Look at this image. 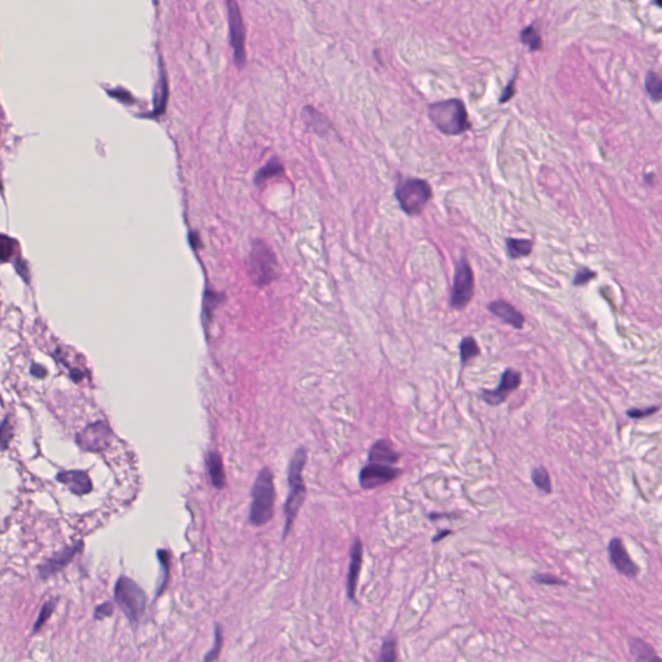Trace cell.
Here are the masks:
<instances>
[{"label":"cell","mask_w":662,"mask_h":662,"mask_svg":"<svg viewBox=\"0 0 662 662\" xmlns=\"http://www.w3.org/2000/svg\"><path fill=\"white\" fill-rule=\"evenodd\" d=\"M429 117L440 132L447 136L462 135L471 127L465 103L459 99L431 103Z\"/></svg>","instance_id":"obj_1"},{"label":"cell","mask_w":662,"mask_h":662,"mask_svg":"<svg viewBox=\"0 0 662 662\" xmlns=\"http://www.w3.org/2000/svg\"><path fill=\"white\" fill-rule=\"evenodd\" d=\"M275 485L273 475L269 468H263L252 488V503L250 508V521L255 526L267 524L273 516Z\"/></svg>","instance_id":"obj_2"},{"label":"cell","mask_w":662,"mask_h":662,"mask_svg":"<svg viewBox=\"0 0 662 662\" xmlns=\"http://www.w3.org/2000/svg\"><path fill=\"white\" fill-rule=\"evenodd\" d=\"M114 599L134 628H136L147 608L145 591L134 580L122 576L114 587Z\"/></svg>","instance_id":"obj_3"},{"label":"cell","mask_w":662,"mask_h":662,"mask_svg":"<svg viewBox=\"0 0 662 662\" xmlns=\"http://www.w3.org/2000/svg\"><path fill=\"white\" fill-rule=\"evenodd\" d=\"M307 461V454L305 452L301 449L295 453V456L292 459L290 468H289V484H290V493L287 497V502L285 506V516H286V523H285L284 537L287 535L293 521L296 517V514L301 508V503L305 497V487L303 484V470Z\"/></svg>","instance_id":"obj_4"},{"label":"cell","mask_w":662,"mask_h":662,"mask_svg":"<svg viewBox=\"0 0 662 662\" xmlns=\"http://www.w3.org/2000/svg\"><path fill=\"white\" fill-rule=\"evenodd\" d=\"M395 197L406 215L417 216L430 202L432 188L423 179H405L396 187Z\"/></svg>","instance_id":"obj_5"},{"label":"cell","mask_w":662,"mask_h":662,"mask_svg":"<svg viewBox=\"0 0 662 662\" xmlns=\"http://www.w3.org/2000/svg\"><path fill=\"white\" fill-rule=\"evenodd\" d=\"M247 269L252 281L259 286L269 284L275 280L277 259L266 242L261 240L254 241L247 260Z\"/></svg>","instance_id":"obj_6"},{"label":"cell","mask_w":662,"mask_h":662,"mask_svg":"<svg viewBox=\"0 0 662 662\" xmlns=\"http://www.w3.org/2000/svg\"><path fill=\"white\" fill-rule=\"evenodd\" d=\"M473 294L475 277L473 268L470 266L467 257L462 254L461 259L456 261L449 304L453 310H463L470 304V301H473Z\"/></svg>","instance_id":"obj_7"},{"label":"cell","mask_w":662,"mask_h":662,"mask_svg":"<svg viewBox=\"0 0 662 662\" xmlns=\"http://www.w3.org/2000/svg\"><path fill=\"white\" fill-rule=\"evenodd\" d=\"M112 431L105 422L89 424L77 435V444L86 452H101L112 442Z\"/></svg>","instance_id":"obj_8"},{"label":"cell","mask_w":662,"mask_h":662,"mask_svg":"<svg viewBox=\"0 0 662 662\" xmlns=\"http://www.w3.org/2000/svg\"><path fill=\"white\" fill-rule=\"evenodd\" d=\"M228 17H229V34L231 45L234 51V61L238 66H243L246 61L245 50V25L242 21L241 12L236 1H228Z\"/></svg>","instance_id":"obj_9"},{"label":"cell","mask_w":662,"mask_h":662,"mask_svg":"<svg viewBox=\"0 0 662 662\" xmlns=\"http://www.w3.org/2000/svg\"><path fill=\"white\" fill-rule=\"evenodd\" d=\"M521 384V373L514 369H506L503 371L498 387L496 389H482V401L491 406H498L508 400V396L520 387Z\"/></svg>","instance_id":"obj_10"},{"label":"cell","mask_w":662,"mask_h":662,"mask_svg":"<svg viewBox=\"0 0 662 662\" xmlns=\"http://www.w3.org/2000/svg\"><path fill=\"white\" fill-rule=\"evenodd\" d=\"M83 547H85V542L78 541L74 545L65 547L64 550L53 554L51 558L44 560L43 563L38 567V575L42 580H48L50 577L55 576L56 573H59L62 569L68 567L74 558L83 551Z\"/></svg>","instance_id":"obj_11"},{"label":"cell","mask_w":662,"mask_h":662,"mask_svg":"<svg viewBox=\"0 0 662 662\" xmlns=\"http://www.w3.org/2000/svg\"><path fill=\"white\" fill-rule=\"evenodd\" d=\"M400 473L401 470L392 466L369 463L361 470L360 484L364 489H374L387 482H394Z\"/></svg>","instance_id":"obj_12"},{"label":"cell","mask_w":662,"mask_h":662,"mask_svg":"<svg viewBox=\"0 0 662 662\" xmlns=\"http://www.w3.org/2000/svg\"><path fill=\"white\" fill-rule=\"evenodd\" d=\"M608 556L612 566L622 576L628 578H635L639 575V567L630 558L628 550L625 547L624 541L616 537L608 543Z\"/></svg>","instance_id":"obj_13"},{"label":"cell","mask_w":662,"mask_h":662,"mask_svg":"<svg viewBox=\"0 0 662 662\" xmlns=\"http://www.w3.org/2000/svg\"><path fill=\"white\" fill-rule=\"evenodd\" d=\"M488 310L493 313L496 317L502 319L505 324H508L514 329H523L525 324L524 316L520 310H516L515 307L506 301H491L488 304Z\"/></svg>","instance_id":"obj_14"},{"label":"cell","mask_w":662,"mask_h":662,"mask_svg":"<svg viewBox=\"0 0 662 662\" xmlns=\"http://www.w3.org/2000/svg\"><path fill=\"white\" fill-rule=\"evenodd\" d=\"M362 566V543L359 538L354 541L351 550V560H350V567H348V575H347V595L348 599L354 602L356 598V590H357V582H359V576L361 572Z\"/></svg>","instance_id":"obj_15"},{"label":"cell","mask_w":662,"mask_h":662,"mask_svg":"<svg viewBox=\"0 0 662 662\" xmlns=\"http://www.w3.org/2000/svg\"><path fill=\"white\" fill-rule=\"evenodd\" d=\"M57 480L77 496H85L94 489L89 476L83 471H61L57 475Z\"/></svg>","instance_id":"obj_16"},{"label":"cell","mask_w":662,"mask_h":662,"mask_svg":"<svg viewBox=\"0 0 662 662\" xmlns=\"http://www.w3.org/2000/svg\"><path fill=\"white\" fill-rule=\"evenodd\" d=\"M400 459V454L396 452L388 440H378L370 449V463L378 465H395Z\"/></svg>","instance_id":"obj_17"},{"label":"cell","mask_w":662,"mask_h":662,"mask_svg":"<svg viewBox=\"0 0 662 662\" xmlns=\"http://www.w3.org/2000/svg\"><path fill=\"white\" fill-rule=\"evenodd\" d=\"M628 648L635 662H661V659L656 654L654 647L642 639L631 638L628 640Z\"/></svg>","instance_id":"obj_18"},{"label":"cell","mask_w":662,"mask_h":662,"mask_svg":"<svg viewBox=\"0 0 662 662\" xmlns=\"http://www.w3.org/2000/svg\"><path fill=\"white\" fill-rule=\"evenodd\" d=\"M505 243L510 259L525 258L529 257L533 251L534 242L532 240H516L508 237Z\"/></svg>","instance_id":"obj_19"},{"label":"cell","mask_w":662,"mask_h":662,"mask_svg":"<svg viewBox=\"0 0 662 662\" xmlns=\"http://www.w3.org/2000/svg\"><path fill=\"white\" fill-rule=\"evenodd\" d=\"M304 121L307 122V126L317 132L319 135H325L329 134V129H331L330 123L321 113L315 110L313 108H305L303 112Z\"/></svg>","instance_id":"obj_20"},{"label":"cell","mask_w":662,"mask_h":662,"mask_svg":"<svg viewBox=\"0 0 662 662\" xmlns=\"http://www.w3.org/2000/svg\"><path fill=\"white\" fill-rule=\"evenodd\" d=\"M520 42L524 44L525 47H528L529 51H541L543 41H542L540 29L535 26V24L525 26L520 33Z\"/></svg>","instance_id":"obj_21"},{"label":"cell","mask_w":662,"mask_h":662,"mask_svg":"<svg viewBox=\"0 0 662 662\" xmlns=\"http://www.w3.org/2000/svg\"><path fill=\"white\" fill-rule=\"evenodd\" d=\"M207 466H208V473H210V477H211V482L214 484L215 488L222 489L224 487V482H225L222 458L217 453H211L208 456Z\"/></svg>","instance_id":"obj_22"},{"label":"cell","mask_w":662,"mask_h":662,"mask_svg":"<svg viewBox=\"0 0 662 662\" xmlns=\"http://www.w3.org/2000/svg\"><path fill=\"white\" fill-rule=\"evenodd\" d=\"M480 352H482L480 347H479V344H477L475 338H473V336L463 338L462 342L459 344V356H461L462 366H465L467 362H470L473 359H476L477 356H480Z\"/></svg>","instance_id":"obj_23"},{"label":"cell","mask_w":662,"mask_h":662,"mask_svg":"<svg viewBox=\"0 0 662 662\" xmlns=\"http://www.w3.org/2000/svg\"><path fill=\"white\" fill-rule=\"evenodd\" d=\"M645 87L647 94L654 103H660L662 97V80L657 73L649 70L645 75Z\"/></svg>","instance_id":"obj_24"},{"label":"cell","mask_w":662,"mask_h":662,"mask_svg":"<svg viewBox=\"0 0 662 662\" xmlns=\"http://www.w3.org/2000/svg\"><path fill=\"white\" fill-rule=\"evenodd\" d=\"M531 477H532L534 487L543 491L545 494H550L552 491L550 473L545 467H542V466L534 467L532 473H531Z\"/></svg>","instance_id":"obj_25"},{"label":"cell","mask_w":662,"mask_h":662,"mask_svg":"<svg viewBox=\"0 0 662 662\" xmlns=\"http://www.w3.org/2000/svg\"><path fill=\"white\" fill-rule=\"evenodd\" d=\"M282 172H284L282 164H280L275 158H273V159H271L263 168H260V170L257 172V175H255V182H257L258 185H260V184H263V182L269 180L271 178H273V176L278 175V173H282Z\"/></svg>","instance_id":"obj_26"},{"label":"cell","mask_w":662,"mask_h":662,"mask_svg":"<svg viewBox=\"0 0 662 662\" xmlns=\"http://www.w3.org/2000/svg\"><path fill=\"white\" fill-rule=\"evenodd\" d=\"M396 660H397V642H396V638L391 635L384 639L383 645L380 647L377 662H396Z\"/></svg>","instance_id":"obj_27"},{"label":"cell","mask_w":662,"mask_h":662,"mask_svg":"<svg viewBox=\"0 0 662 662\" xmlns=\"http://www.w3.org/2000/svg\"><path fill=\"white\" fill-rule=\"evenodd\" d=\"M56 604H57V600H55V599H51V600L44 603L42 610H41L39 614H38V619L35 621L34 626H33V633H34V634H36L41 628H43L44 625H45V622L51 619L53 612L56 610Z\"/></svg>","instance_id":"obj_28"},{"label":"cell","mask_w":662,"mask_h":662,"mask_svg":"<svg viewBox=\"0 0 662 662\" xmlns=\"http://www.w3.org/2000/svg\"><path fill=\"white\" fill-rule=\"evenodd\" d=\"M223 631H222V628L219 625H216L215 628V640H214V645L213 648L207 652L205 659H203V662H215L216 659L219 657V654L222 652V648H223Z\"/></svg>","instance_id":"obj_29"},{"label":"cell","mask_w":662,"mask_h":662,"mask_svg":"<svg viewBox=\"0 0 662 662\" xmlns=\"http://www.w3.org/2000/svg\"><path fill=\"white\" fill-rule=\"evenodd\" d=\"M157 555H158V559H159V563H161L162 569H164L162 585L158 587V591H157V596H159L161 593H164V587L168 584V576H170V554L166 550H159L157 552Z\"/></svg>","instance_id":"obj_30"},{"label":"cell","mask_w":662,"mask_h":662,"mask_svg":"<svg viewBox=\"0 0 662 662\" xmlns=\"http://www.w3.org/2000/svg\"><path fill=\"white\" fill-rule=\"evenodd\" d=\"M13 438V427L8 418L0 423V450H6Z\"/></svg>","instance_id":"obj_31"},{"label":"cell","mask_w":662,"mask_h":662,"mask_svg":"<svg viewBox=\"0 0 662 662\" xmlns=\"http://www.w3.org/2000/svg\"><path fill=\"white\" fill-rule=\"evenodd\" d=\"M13 241L7 236L0 234V263L8 261L13 255Z\"/></svg>","instance_id":"obj_32"},{"label":"cell","mask_w":662,"mask_h":662,"mask_svg":"<svg viewBox=\"0 0 662 662\" xmlns=\"http://www.w3.org/2000/svg\"><path fill=\"white\" fill-rule=\"evenodd\" d=\"M595 277H596V272H593L589 268L581 267L580 269H577L576 275L573 278V285L575 286H585L590 281H593Z\"/></svg>","instance_id":"obj_33"},{"label":"cell","mask_w":662,"mask_h":662,"mask_svg":"<svg viewBox=\"0 0 662 662\" xmlns=\"http://www.w3.org/2000/svg\"><path fill=\"white\" fill-rule=\"evenodd\" d=\"M660 410V406L656 405V406H649V408H645V409H628L626 412V415L628 418H633V419H645L647 417L652 415V414L657 413Z\"/></svg>","instance_id":"obj_34"},{"label":"cell","mask_w":662,"mask_h":662,"mask_svg":"<svg viewBox=\"0 0 662 662\" xmlns=\"http://www.w3.org/2000/svg\"><path fill=\"white\" fill-rule=\"evenodd\" d=\"M516 77H517V74H516V71H515V74H514V77L511 78V80L508 82V86L503 88V91H502V95L499 96V100H498L499 103H508V101H510V100H511V99H512V97L515 96Z\"/></svg>","instance_id":"obj_35"},{"label":"cell","mask_w":662,"mask_h":662,"mask_svg":"<svg viewBox=\"0 0 662 662\" xmlns=\"http://www.w3.org/2000/svg\"><path fill=\"white\" fill-rule=\"evenodd\" d=\"M113 612H114V607H113L112 603H103V604H100L99 607H96L95 619H103L112 617Z\"/></svg>","instance_id":"obj_36"},{"label":"cell","mask_w":662,"mask_h":662,"mask_svg":"<svg viewBox=\"0 0 662 662\" xmlns=\"http://www.w3.org/2000/svg\"><path fill=\"white\" fill-rule=\"evenodd\" d=\"M533 580L537 584H541V585H564L566 584L558 577L551 576V575H535L533 576Z\"/></svg>","instance_id":"obj_37"},{"label":"cell","mask_w":662,"mask_h":662,"mask_svg":"<svg viewBox=\"0 0 662 662\" xmlns=\"http://www.w3.org/2000/svg\"><path fill=\"white\" fill-rule=\"evenodd\" d=\"M30 371H31V375L38 379L45 378V377H47V374H48L47 369H45L44 366H42V365H38V364H33V365H31V369H30Z\"/></svg>","instance_id":"obj_38"},{"label":"cell","mask_w":662,"mask_h":662,"mask_svg":"<svg viewBox=\"0 0 662 662\" xmlns=\"http://www.w3.org/2000/svg\"><path fill=\"white\" fill-rule=\"evenodd\" d=\"M450 533H452L450 531H440L439 534H436V535L432 538V542L441 541L444 537H447V535H449Z\"/></svg>","instance_id":"obj_39"}]
</instances>
